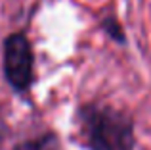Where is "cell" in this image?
I'll list each match as a JSON object with an SVG mask.
<instances>
[{
    "mask_svg": "<svg viewBox=\"0 0 151 150\" xmlns=\"http://www.w3.org/2000/svg\"><path fill=\"white\" fill-rule=\"evenodd\" d=\"M54 146H55L54 135H46V137H40V139H35V141H25L15 150H54Z\"/></svg>",
    "mask_w": 151,
    "mask_h": 150,
    "instance_id": "3957f363",
    "label": "cell"
},
{
    "mask_svg": "<svg viewBox=\"0 0 151 150\" xmlns=\"http://www.w3.org/2000/svg\"><path fill=\"white\" fill-rule=\"evenodd\" d=\"M4 75L10 87L17 92L29 90L33 83L35 54L29 39L23 33H14L4 41Z\"/></svg>",
    "mask_w": 151,
    "mask_h": 150,
    "instance_id": "7a4b0ae2",
    "label": "cell"
},
{
    "mask_svg": "<svg viewBox=\"0 0 151 150\" xmlns=\"http://www.w3.org/2000/svg\"><path fill=\"white\" fill-rule=\"evenodd\" d=\"M103 29H105L115 41H121V42L124 41V35H122V29H121V25H119L117 19H113V17L105 19V21H103Z\"/></svg>",
    "mask_w": 151,
    "mask_h": 150,
    "instance_id": "277c9868",
    "label": "cell"
},
{
    "mask_svg": "<svg viewBox=\"0 0 151 150\" xmlns=\"http://www.w3.org/2000/svg\"><path fill=\"white\" fill-rule=\"evenodd\" d=\"M82 125L92 150H134V125L121 110L90 104L82 110Z\"/></svg>",
    "mask_w": 151,
    "mask_h": 150,
    "instance_id": "6da1fadb",
    "label": "cell"
}]
</instances>
